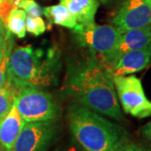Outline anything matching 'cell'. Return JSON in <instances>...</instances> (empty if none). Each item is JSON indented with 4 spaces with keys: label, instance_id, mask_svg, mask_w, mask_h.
<instances>
[{
    "label": "cell",
    "instance_id": "obj_1",
    "mask_svg": "<svg viewBox=\"0 0 151 151\" xmlns=\"http://www.w3.org/2000/svg\"><path fill=\"white\" fill-rule=\"evenodd\" d=\"M66 89L77 104L115 121L124 120L111 69L97 60H86L70 69Z\"/></svg>",
    "mask_w": 151,
    "mask_h": 151
},
{
    "label": "cell",
    "instance_id": "obj_2",
    "mask_svg": "<svg viewBox=\"0 0 151 151\" xmlns=\"http://www.w3.org/2000/svg\"><path fill=\"white\" fill-rule=\"evenodd\" d=\"M60 70L58 49L35 48L28 45L13 47L7 77L16 89L23 86L44 89L56 85Z\"/></svg>",
    "mask_w": 151,
    "mask_h": 151
},
{
    "label": "cell",
    "instance_id": "obj_3",
    "mask_svg": "<svg viewBox=\"0 0 151 151\" xmlns=\"http://www.w3.org/2000/svg\"><path fill=\"white\" fill-rule=\"evenodd\" d=\"M67 119L80 151H117L128 139L123 127L79 104L69 107Z\"/></svg>",
    "mask_w": 151,
    "mask_h": 151
},
{
    "label": "cell",
    "instance_id": "obj_4",
    "mask_svg": "<svg viewBox=\"0 0 151 151\" xmlns=\"http://www.w3.org/2000/svg\"><path fill=\"white\" fill-rule=\"evenodd\" d=\"M14 103L24 122L59 119L61 115V108L58 102L50 93L41 88L30 86L17 88Z\"/></svg>",
    "mask_w": 151,
    "mask_h": 151
},
{
    "label": "cell",
    "instance_id": "obj_5",
    "mask_svg": "<svg viewBox=\"0 0 151 151\" xmlns=\"http://www.w3.org/2000/svg\"><path fill=\"white\" fill-rule=\"evenodd\" d=\"M76 40L81 47L99 53L105 59L117 47L122 30L112 25L78 24L72 29Z\"/></svg>",
    "mask_w": 151,
    "mask_h": 151
},
{
    "label": "cell",
    "instance_id": "obj_6",
    "mask_svg": "<svg viewBox=\"0 0 151 151\" xmlns=\"http://www.w3.org/2000/svg\"><path fill=\"white\" fill-rule=\"evenodd\" d=\"M116 92L124 111L134 118L151 115V102L147 98L140 79L134 75L113 76Z\"/></svg>",
    "mask_w": 151,
    "mask_h": 151
},
{
    "label": "cell",
    "instance_id": "obj_7",
    "mask_svg": "<svg viewBox=\"0 0 151 151\" xmlns=\"http://www.w3.org/2000/svg\"><path fill=\"white\" fill-rule=\"evenodd\" d=\"M59 119L25 122L12 151H47L60 131Z\"/></svg>",
    "mask_w": 151,
    "mask_h": 151
},
{
    "label": "cell",
    "instance_id": "obj_8",
    "mask_svg": "<svg viewBox=\"0 0 151 151\" xmlns=\"http://www.w3.org/2000/svg\"><path fill=\"white\" fill-rule=\"evenodd\" d=\"M112 24L122 31L151 25V0H124Z\"/></svg>",
    "mask_w": 151,
    "mask_h": 151
},
{
    "label": "cell",
    "instance_id": "obj_9",
    "mask_svg": "<svg viewBox=\"0 0 151 151\" xmlns=\"http://www.w3.org/2000/svg\"><path fill=\"white\" fill-rule=\"evenodd\" d=\"M150 45H151V25L122 31L117 47L104 60L113 67L124 54L134 50L147 47Z\"/></svg>",
    "mask_w": 151,
    "mask_h": 151
},
{
    "label": "cell",
    "instance_id": "obj_10",
    "mask_svg": "<svg viewBox=\"0 0 151 151\" xmlns=\"http://www.w3.org/2000/svg\"><path fill=\"white\" fill-rule=\"evenodd\" d=\"M151 63V45L124 54L111 69L113 76L132 75Z\"/></svg>",
    "mask_w": 151,
    "mask_h": 151
},
{
    "label": "cell",
    "instance_id": "obj_11",
    "mask_svg": "<svg viewBox=\"0 0 151 151\" xmlns=\"http://www.w3.org/2000/svg\"><path fill=\"white\" fill-rule=\"evenodd\" d=\"M24 123L14 103L10 112L0 120V145L6 151H12Z\"/></svg>",
    "mask_w": 151,
    "mask_h": 151
},
{
    "label": "cell",
    "instance_id": "obj_12",
    "mask_svg": "<svg viewBox=\"0 0 151 151\" xmlns=\"http://www.w3.org/2000/svg\"><path fill=\"white\" fill-rule=\"evenodd\" d=\"M74 15L78 24L95 23V16L99 8V0H60Z\"/></svg>",
    "mask_w": 151,
    "mask_h": 151
},
{
    "label": "cell",
    "instance_id": "obj_13",
    "mask_svg": "<svg viewBox=\"0 0 151 151\" xmlns=\"http://www.w3.org/2000/svg\"><path fill=\"white\" fill-rule=\"evenodd\" d=\"M42 14L50 23L68 29H72L78 24L74 15L61 4L45 7L42 9Z\"/></svg>",
    "mask_w": 151,
    "mask_h": 151
},
{
    "label": "cell",
    "instance_id": "obj_14",
    "mask_svg": "<svg viewBox=\"0 0 151 151\" xmlns=\"http://www.w3.org/2000/svg\"><path fill=\"white\" fill-rule=\"evenodd\" d=\"M26 17L27 14L23 9H15L10 14L6 29L18 38H24L26 35Z\"/></svg>",
    "mask_w": 151,
    "mask_h": 151
},
{
    "label": "cell",
    "instance_id": "obj_15",
    "mask_svg": "<svg viewBox=\"0 0 151 151\" xmlns=\"http://www.w3.org/2000/svg\"><path fill=\"white\" fill-rule=\"evenodd\" d=\"M16 89L7 77L5 83L0 87V120L10 112L14 103Z\"/></svg>",
    "mask_w": 151,
    "mask_h": 151
},
{
    "label": "cell",
    "instance_id": "obj_16",
    "mask_svg": "<svg viewBox=\"0 0 151 151\" xmlns=\"http://www.w3.org/2000/svg\"><path fill=\"white\" fill-rule=\"evenodd\" d=\"M5 45L0 56V87L5 83L8 76V67L11 51L14 47V40L12 34L6 29Z\"/></svg>",
    "mask_w": 151,
    "mask_h": 151
},
{
    "label": "cell",
    "instance_id": "obj_17",
    "mask_svg": "<svg viewBox=\"0 0 151 151\" xmlns=\"http://www.w3.org/2000/svg\"><path fill=\"white\" fill-rule=\"evenodd\" d=\"M45 23L40 16L26 17V31L35 36H40L45 32Z\"/></svg>",
    "mask_w": 151,
    "mask_h": 151
},
{
    "label": "cell",
    "instance_id": "obj_18",
    "mask_svg": "<svg viewBox=\"0 0 151 151\" xmlns=\"http://www.w3.org/2000/svg\"><path fill=\"white\" fill-rule=\"evenodd\" d=\"M18 8L24 11L29 17H39L42 14V9L35 0H19Z\"/></svg>",
    "mask_w": 151,
    "mask_h": 151
},
{
    "label": "cell",
    "instance_id": "obj_19",
    "mask_svg": "<svg viewBox=\"0 0 151 151\" xmlns=\"http://www.w3.org/2000/svg\"><path fill=\"white\" fill-rule=\"evenodd\" d=\"M117 151H151V149L140 144L129 140V139L121 145Z\"/></svg>",
    "mask_w": 151,
    "mask_h": 151
},
{
    "label": "cell",
    "instance_id": "obj_20",
    "mask_svg": "<svg viewBox=\"0 0 151 151\" xmlns=\"http://www.w3.org/2000/svg\"><path fill=\"white\" fill-rule=\"evenodd\" d=\"M141 133L145 136L146 138H148L150 140H151V126L150 124H146L145 126H144L141 129Z\"/></svg>",
    "mask_w": 151,
    "mask_h": 151
},
{
    "label": "cell",
    "instance_id": "obj_21",
    "mask_svg": "<svg viewBox=\"0 0 151 151\" xmlns=\"http://www.w3.org/2000/svg\"><path fill=\"white\" fill-rule=\"evenodd\" d=\"M5 35H6V33L4 34V35H0V56H1V55H2L3 50H4V45H5V40H6Z\"/></svg>",
    "mask_w": 151,
    "mask_h": 151
},
{
    "label": "cell",
    "instance_id": "obj_22",
    "mask_svg": "<svg viewBox=\"0 0 151 151\" xmlns=\"http://www.w3.org/2000/svg\"><path fill=\"white\" fill-rule=\"evenodd\" d=\"M100 2H102L105 4H110V3H113V2H115V1H118V0H99Z\"/></svg>",
    "mask_w": 151,
    "mask_h": 151
},
{
    "label": "cell",
    "instance_id": "obj_23",
    "mask_svg": "<svg viewBox=\"0 0 151 151\" xmlns=\"http://www.w3.org/2000/svg\"><path fill=\"white\" fill-rule=\"evenodd\" d=\"M6 33V29L4 26H2V25H0V35H4Z\"/></svg>",
    "mask_w": 151,
    "mask_h": 151
},
{
    "label": "cell",
    "instance_id": "obj_24",
    "mask_svg": "<svg viewBox=\"0 0 151 151\" xmlns=\"http://www.w3.org/2000/svg\"><path fill=\"white\" fill-rule=\"evenodd\" d=\"M0 151H6L5 150H4V149L3 148V146L1 145H0Z\"/></svg>",
    "mask_w": 151,
    "mask_h": 151
},
{
    "label": "cell",
    "instance_id": "obj_25",
    "mask_svg": "<svg viewBox=\"0 0 151 151\" xmlns=\"http://www.w3.org/2000/svg\"><path fill=\"white\" fill-rule=\"evenodd\" d=\"M149 124H150V126H151V122H150V123H149Z\"/></svg>",
    "mask_w": 151,
    "mask_h": 151
},
{
    "label": "cell",
    "instance_id": "obj_26",
    "mask_svg": "<svg viewBox=\"0 0 151 151\" xmlns=\"http://www.w3.org/2000/svg\"><path fill=\"white\" fill-rule=\"evenodd\" d=\"M0 25H2V24H1V22H0ZM3 26V25H2Z\"/></svg>",
    "mask_w": 151,
    "mask_h": 151
},
{
    "label": "cell",
    "instance_id": "obj_27",
    "mask_svg": "<svg viewBox=\"0 0 151 151\" xmlns=\"http://www.w3.org/2000/svg\"><path fill=\"white\" fill-rule=\"evenodd\" d=\"M55 151H60V150H55Z\"/></svg>",
    "mask_w": 151,
    "mask_h": 151
}]
</instances>
